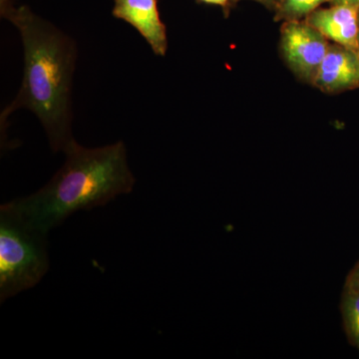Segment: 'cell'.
Instances as JSON below:
<instances>
[{
	"label": "cell",
	"instance_id": "obj_1",
	"mask_svg": "<svg viewBox=\"0 0 359 359\" xmlns=\"http://www.w3.org/2000/svg\"><path fill=\"white\" fill-rule=\"evenodd\" d=\"M2 15L18 29L25 53L22 84L13 102L2 111L0 122L16 110L27 109L39 118L54 152L73 140L72 84L77 45L49 21L28 7L2 2Z\"/></svg>",
	"mask_w": 359,
	"mask_h": 359
},
{
	"label": "cell",
	"instance_id": "obj_2",
	"mask_svg": "<svg viewBox=\"0 0 359 359\" xmlns=\"http://www.w3.org/2000/svg\"><path fill=\"white\" fill-rule=\"evenodd\" d=\"M63 153L65 165L43 188L1 205L28 228L46 237L74 212L100 207L132 192L136 181L122 141L86 148L73 139Z\"/></svg>",
	"mask_w": 359,
	"mask_h": 359
},
{
	"label": "cell",
	"instance_id": "obj_3",
	"mask_svg": "<svg viewBox=\"0 0 359 359\" xmlns=\"http://www.w3.org/2000/svg\"><path fill=\"white\" fill-rule=\"evenodd\" d=\"M48 269L46 236L0 208V301L35 287Z\"/></svg>",
	"mask_w": 359,
	"mask_h": 359
},
{
	"label": "cell",
	"instance_id": "obj_4",
	"mask_svg": "<svg viewBox=\"0 0 359 359\" xmlns=\"http://www.w3.org/2000/svg\"><path fill=\"white\" fill-rule=\"evenodd\" d=\"M328 40L306 20L285 21L280 50L290 70L302 81L313 84L327 55Z\"/></svg>",
	"mask_w": 359,
	"mask_h": 359
},
{
	"label": "cell",
	"instance_id": "obj_5",
	"mask_svg": "<svg viewBox=\"0 0 359 359\" xmlns=\"http://www.w3.org/2000/svg\"><path fill=\"white\" fill-rule=\"evenodd\" d=\"M113 15L133 26L156 55H166L167 29L161 20L157 0H115Z\"/></svg>",
	"mask_w": 359,
	"mask_h": 359
},
{
	"label": "cell",
	"instance_id": "obj_6",
	"mask_svg": "<svg viewBox=\"0 0 359 359\" xmlns=\"http://www.w3.org/2000/svg\"><path fill=\"white\" fill-rule=\"evenodd\" d=\"M313 85L327 93L359 88V52L330 44Z\"/></svg>",
	"mask_w": 359,
	"mask_h": 359
},
{
	"label": "cell",
	"instance_id": "obj_7",
	"mask_svg": "<svg viewBox=\"0 0 359 359\" xmlns=\"http://www.w3.org/2000/svg\"><path fill=\"white\" fill-rule=\"evenodd\" d=\"M304 20L328 41L358 51V7L332 6L318 8Z\"/></svg>",
	"mask_w": 359,
	"mask_h": 359
},
{
	"label": "cell",
	"instance_id": "obj_8",
	"mask_svg": "<svg viewBox=\"0 0 359 359\" xmlns=\"http://www.w3.org/2000/svg\"><path fill=\"white\" fill-rule=\"evenodd\" d=\"M340 311L347 339L359 349V292L344 290Z\"/></svg>",
	"mask_w": 359,
	"mask_h": 359
},
{
	"label": "cell",
	"instance_id": "obj_9",
	"mask_svg": "<svg viewBox=\"0 0 359 359\" xmlns=\"http://www.w3.org/2000/svg\"><path fill=\"white\" fill-rule=\"evenodd\" d=\"M330 0H278L275 11L276 21L302 20Z\"/></svg>",
	"mask_w": 359,
	"mask_h": 359
},
{
	"label": "cell",
	"instance_id": "obj_10",
	"mask_svg": "<svg viewBox=\"0 0 359 359\" xmlns=\"http://www.w3.org/2000/svg\"><path fill=\"white\" fill-rule=\"evenodd\" d=\"M344 290L359 292V262L346 276Z\"/></svg>",
	"mask_w": 359,
	"mask_h": 359
},
{
	"label": "cell",
	"instance_id": "obj_11",
	"mask_svg": "<svg viewBox=\"0 0 359 359\" xmlns=\"http://www.w3.org/2000/svg\"><path fill=\"white\" fill-rule=\"evenodd\" d=\"M328 2L332 6H348L359 8V0H330Z\"/></svg>",
	"mask_w": 359,
	"mask_h": 359
},
{
	"label": "cell",
	"instance_id": "obj_12",
	"mask_svg": "<svg viewBox=\"0 0 359 359\" xmlns=\"http://www.w3.org/2000/svg\"><path fill=\"white\" fill-rule=\"evenodd\" d=\"M236 1H238V0H236ZM252 1L259 2V4H263L266 8L271 9V11H275L278 0H252Z\"/></svg>",
	"mask_w": 359,
	"mask_h": 359
},
{
	"label": "cell",
	"instance_id": "obj_13",
	"mask_svg": "<svg viewBox=\"0 0 359 359\" xmlns=\"http://www.w3.org/2000/svg\"><path fill=\"white\" fill-rule=\"evenodd\" d=\"M200 1L208 4H214V6L226 7L230 0H200Z\"/></svg>",
	"mask_w": 359,
	"mask_h": 359
},
{
	"label": "cell",
	"instance_id": "obj_14",
	"mask_svg": "<svg viewBox=\"0 0 359 359\" xmlns=\"http://www.w3.org/2000/svg\"><path fill=\"white\" fill-rule=\"evenodd\" d=\"M358 52H359V32H358Z\"/></svg>",
	"mask_w": 359,
	"mask_h": 359
}]
</instances>
